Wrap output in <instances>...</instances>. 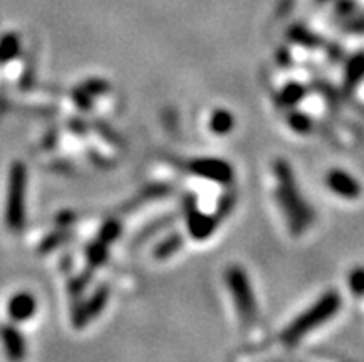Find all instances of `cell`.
I'll list each match as a JSON object with an SVG mask.
<instances>
[{
    "instance_id": "ffe728a7",
    "label": "cell",
    "mask_w": 364,
    "mask_h": 362,
    "mask_svg": "<svg viewBox=\"0 0 364 362\" xmlns=\"http://www.w3.org/2000/svg\"><path fill=\"white\" fill-rule=\"evenodd\" d=\"M289 124H291V128L294 129L296 133H309L311 124L313 122H311V119L307 115L294 111V113H291V117H289Z\"/></svg>"
},
{
    "instance_id": "4fadbf2b",
    "label": "cell",
    "mask_w": 364,
    "mask_h": 362,
    "mask_svg": "<svg viewBox=\"0 0 364 362\" xmlns=\"http://www.w3.org/2000/svg\"><path fill=\"white\" fill-rule=\"evenodd\" d=\"M233 124H235V119L226 110H217L211 115V119H209V128H211L213 133H217V135H226V133H230L233 129Z\"/></svg>"
},
{
    "instance_id": "2e32d148",
    "label": "cell",
    "mask_w": 364,
    "mask_h": 362,
    "mask_svg": "<svg viewBox=\"0 0 364 362\" xmlns=\"http://www.w3.org/2000/svg\"><path fill=\"white\" fill-rule=\"evenodd\" d=\"M107 259V244H104L102 240H95L91 246L87 247V261L91 262V266H100L104 265Z\"/></svg>"
},
{
    "instance_id": "7c38bea8",
    "label": "cell",
    "mask_w": 364,
    "mask_h": 362,
    "mask_svg": "<svg viewBox=\"0 0 364 362\" xmlns=\"http://www.w3.org/2000/svg\"><path fill=\"white\" fill-rule=\"evenodd\" d=\"M21 52V37L15 32H8L0 37V65L14 61Z\"/></svg>"
},
{
    "instance_id": "5b68a950",
    "label": "cell",
    "mask_w": 364,
    "mask_h": 362,
    "mask_svg": "<svg viewBox=\"0 0 364 362\" xmlns=\"http://www.w3.org/2000/svg\"><path fill=\"white\" fill-rule=\"evenodd\" d=\"M189 172L222 185H230L233 181V169H231L230 163L224 159H215V157H198V159H193L189 163Z\"/></svg>"
},
{
    "instance_id": "6da1fadb",
    "label": "cell",
    "mask_w": 364,
    "mask_h": 362,
    "mask_svg": "<svg viewBox=\"0 0 364 362\" xmlns=\"http://www.w3.org/2000/svg\"><path fill=\"white\" fill-rule=\"evenodd\" d=\"M274 172L277 178V202L285 213L289 228H291L292 235L304 233L305 228L313 222V211L305 203L300 188L296 185L291 165L285 159H277L274 163Z\"/></svg>"
},
{
    "instance_id": "5bb4252c",
    "label": "cell",
    "mask_w": 364,
    "mask_h": 362,
    "mask_svg": "<svg viewBox=\"0 0 364 362\" xmlns=\"http://www.w3.org/2000/svg\"><path fill=\"white\" fill-rule=\"evenodd\" d=\"M181 246H183V237H181L180 233H172L157 244L156 250H154V257H156V259H168V257L174 255Z\"/></svg>"
},
{
    "instance_id": "7402d4cb",
    "label": "cell",
    "mask_w": 364,
    "mask_h": 362,
    "mask_svg": "<svg viewBox=\"0 0 364 362\" xmlns=\"http://www.w3.org/2000/svg\"><path fill=\"white\" fill-rule=\"evenodd\" d=\"M65 237H67V233H65L63 230H58V231H54V233H52V235H48V237H46L45 240H43V243H41V246H39V252H41V253L50 252V250H54L55 246H60V244H61V240H63Z\"/></svg>"
},
{
    "instance_id": "9c48e42d",
    "label": "cell",
    "mask_w": 364,
    "mask_h": 362,
    "mask_svg": "<svg viewBox=\"0 0 364 362\" xmlns=\"http://www.w3.org/2000/svg\"><path fill=\"white\" fill-rule=\"evenodd\" d=\"M37 302L32 294L18 292L8 302V316L14 321H26L36 314Z\"/></svg>"
},
{
    "instance_id": "8992f818",
    "label": "cell",
    "mask_w": 364,
    "mask_h": 362,
    "mask_svg": "<svg viewBox=\"0 0 364 362\" xmlns=\"http://www.w3.org/2000/svg\"><path fill=\"white\" fill-rule=\"evenodd\" d=\"M183 209H185V218H187V225H189V233L193 235L194 239H208L209 235L215 231L218 225L215 216L203 215L196 206V198L194 196H185L183 198Z\"/></svg>"
},
{
    "instance_id": "3957f363",
    "label": "cell",
    "mask_w": 364,
    "mask_h": 362,
    "mask_svg": "<svg viewBox=\"0 0 364 362\" xmlns=\"http://www.w3.org/2000/svg\"><path fill=\"white\" fill-rule=\"evenodd\" d=\"M26 185H28V172L24 163L15 161L9 166L8 174V191H6V207H4V220L8 230L11 233H21L26 224Z\"/></svg>"
},
{
    "instance_id": "44dd1931",
    "label": "cell",
    "mask_w": 364,
    "mask_h": 362,
    "mask_svg": "<svg viewBox=\"0 0 364 362\" xmlns=\"http://www.w3.org/2000/svg\"><path fill=\"white\" fill-rule=\"evenodd\" d=\"M291 39L296 43H301V45H311V46H314L316 43H318L316 36H313V33L304 30V28H292Z\"/></svg>"
},
{
    "instance_id": "52a82bcc",
    "label": "cell",
    "mask_w": 364,
    "mask_h": 362,
    "mask_svg": "<svg viewBox=\"0 0 364 362\" xmlns=\"http://www.w3.org/2000/svg\"><path fill=\"white\" fill-rule=\"evenodd\" d=\"M107 298H109V290L107 287H100L97 292L92 294L91 298L87 299L85 303L78 305V307L74 309L73 312V324L76 327H83L85 324L92 320V318H97L104 309H106Z\"/></svg>"
},
{
    "instance_id": "ac0fdd59",
    "label": "cell",
    "mask_w": 364,
    "mask_h": 362,
    "mask_svg": "<svg viewBox=\"0 0 364 362\" xmlns=\"http://www.w3.org/2000/svg\"><path fill=\"white\" fill-rule=\"evenodd\" d=\"M235 203H237V194L235 193L224 194V196L220 198L218 206H217V213H215V218H217V222L224 220V218H226V216L230 215L231 211H233Z\"/></svg>"
},
{
    "instance_id": "d6986e66",
    "label": "cell",
    "mask_w": 364,
    "mask_h": 362,
    "mask_svg": "<svg viewBox=\"0 0 364 362\" xmlns=\"http://www.w3.org/2000/svg\"><path fill=\"white\" fill-rule=\"evenodd\" d=\"M348 287L355 296H364V268L357 266L348 274Z\"/></svg>"
},
{
    "instance_id": "8fae6325",
    "label": "cell",
    "mask_w": 364,
    "mask_h": 362,
    "mask_svg": "<svg viewBox=\"0 0 364 362\" xmlns=\"http://www.w3.org/2000/svg\"><path fill=\"white\" fill-rule=\"evenodd\" d=\"M364 80V50H359L350 58L346 65V73H344V87L346 91H353Z\"/></svg>"
},
{
    "instance_id": "30bf717a",
    "label": "cell",
    "mask_w": 364,
    "mask_h": 362,
    "mask_svg": "<svg viewBox=\"0 0 364 362\" xmlns=\"http://www.w3.org/2000/svg\"><path fill=\"white\" fill-rule=\"evenodd\" d=\"M0 340L4 344L6 353L14 361H21L26 355V342H24L23 335L18 333V329L11 324H4L0 326Z\"/></svg>"
},
{
    "instance_id": "277c9868",
    "label": "cell",
    "mask_w": 364,
    "mask_h": 362,
    "mask_svg": "<svg viewBox=\"0 0 364 362\" xmlns=\"http://www.w3.org/2000/svg\"><path fill=\"white\" fill-rule=\"evenodd\" d=\"M226 283L231 296H233L242 326L250 327L257 316V303H255L254 290H252L248 275L240 266H230L226 270Z\"/></svg>"
},
{
    "instance_id": "ba28073f",
    "label": "cell",
    "mask_w": 364,
    "mask_h": 362,
    "mask_svg": "<svg viewBox=\"0 0 364 362\" xmlns=\"http://www.w3.org/2000/svg\"><path fill=\"white\" fill-rule=\"evenodd\" d=\"M326 181H328V187L331 188L333 193L338 194V196L346 198V200H355L363 193V187H360L359 179L353 178L351 174H348L346 170L333 169L331 172H328L326 176Z\"/></svg>"
},
{
    "instance_id": "e0dca14e",
    "label": "cell",
    "mask_w": 364,
    "mask_h": 362,
    "mask_svg": "<svg viewBox=\"0 0 364 362\" xmlns=\"http://www.w3.org/2000/svg\"><path fill=\"white\" fill-rule=\"evenodd\" d=\"M120 235V224L117 220H107L106 224L102 225L100 231H98V240H102L104 244H107L109 246L113 240L119 239Z\"/></svg>"
},
{
    "instance_id": "7a4b0ae2",
    "label": "cell",
    "mask_w": 364,
    "mask_h": 362,
    "mask_svg": "<svg viewBox=\"0 0 364 362\" xmlns=\"http://www.w3.org/2000/svg\"><path fill=\"white\" fill-rule=\"evenodd\" d=\"M341 294L335 292V290H329V292H326L314 302L313 307L301 312L300 316L285 327L282 340L287 346H296L304 336L309 335L311 331L331 320L341 311Z\"/></svg>"
},
{
    "instance_id": "9a60e30c",
    "label": "cell",
    "mask_w": 364,
    "mask_h": 362,
    "mask_svg": "<svg viewBox=\"0 0 364 362\" xmlns=\"http://www.w3.org/2000/svg\"><path fill=\"white\" fill-rule=\"evenodd\" d=\"M305 97V89L300 83H289L283 87V91L279 92V106L282 107H294L296 104H300Z\"/></svg>"
}]
</instances>
